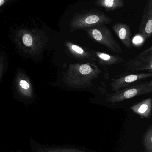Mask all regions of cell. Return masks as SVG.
<instances>
[{
	"mask_svg": "<svg viewBox=\"0 0 152 152\" xmlns=\"http://www.w3.org/2000/svg\"><path fill=\"white\" fill-rule=\"evenodd\" d=\"M101 73L94 63H76L70 64L64 76L66 85L72 88L84 89L93 86V81Z\"/></svg>",
	"mask_w": 152,
	"mask_h": 152,
	"instance_id": "6da1fadb",
	"label": "cell"
},
{
	"mask_svg": "<svg viewBox=\"0 0 152 152\" xmlns=\"http://www.w3.org/2000/svg\"><path fill=\"white\" fill-rule=\"evenodd\" d=\"M111 22V19L104 12L94 8L75 13L70 20L69 28L70 32H73L96 26H105Z\"/></svg>",
	"mask_w": 152,
	"mask_h": 152,
	"instance_id": "7a4b0ae2",
	"label": "cell"
},
{
	"mask_svg": "<svg viewBox=\"0 0 152 152\" xmlns=\"http://www.w3.org/2000/svg\"><path fill=\"white\" fill-rule=\"evenodd\" d=\"M152 92V80L145 81L115 91L106 96L105 100L110 103L120 102L142 95L151 94Z\"/></svg>",
	"mask_w": 152,
	"mask_h": 152,
	"instance_id": "3957f363",
	"label": "cell"
},
{
	"mask_svg": "<svg viewBox=\"0 0 152 152\" xmlns=\"http://www.w3.org/2000/svg\"><path fill=\"white\" fill-rule=\"evenodd\" d=\"M86 32L92 40L104 45L111 51L116 53H123L120 45L112 36L109 28L104 25L87 28Z\"/></svg>",
	"mask_w": 152,
	"mask_h": 152,
	"instance_id": "277c9868",
	"label": "cell"
},
{
	"mask_svg": "<svg viewBox=\"0 0 152 152\" xmlns=\"http://www.w3.org/2000/svg\"><path fill=\"white\" fill-rule=\"evenodd\" d=\"M127 72L137 73L149 70L152 73V46L129 59L125 64Z\"/></svg>",
	"mask_w": 152,
	"mask_h": 152,
	"instance_id": "5b68a950",
	"label": "cell"
},
{
	"mask_svg": "<svg viewBox=\"0 0 152 152\" xmlns=\"http://www.w3.org/2000/svg\"><path fill=\"white\" fill-rule=\"evenodd\" d=\"M152 72L148 73H135L134 74L117 76L112 79L111 86L112 91L115 92L119 89L132 86L146 79L151 77Z\"/></svg>",
	"mask_w": 152,
	"mask_h": 152,
	"instance_id": "8992f818",
	"label": "cell"
},
{
	"mask_svg": "<svg viewBox=\"0 0 152 152\" xmlns=\"http://www.w3.org/2000/svg\"><path fill=\"white\" fill-rule=\"evenodd\" d=\"M65 45L69 55L75 59L88 63L96 62L94 50L80 46L69 41L66 42Z\"/></svg>",
	"mask_w": 152,
	"mask_h": 152,
	"instance_id": "52a82bcc",
	"label": "cell"
},
{
	"mask_svg": "<svg viewBox=\"0 0 152 152\" xmlns=\"http://www.w3.org/2000/svg\"><path fill=\"white\" fill-rule=\"evenodd\" d=\"M139 34L146 41L152 36V0H147L139 28Z\"/></svg>",
	"mask_w": 152,
	"mask_h": 152,
	"instance_id": "ba28073f",
	"label": "cell"
},
{
	"mask_svg": "<svg viewBox=\"0 0 152 152\" xmlns=\"http://www.w3.org/2000/svg\"><path fill=\"white\" fill-rule=\"evenodd\" d=\"M112 29L123 44L127 49H132L131 31L129 26L125 23H116L112 26Z\"/></svg>",
	"mask_w": 152,
	"mask_h": 152,
	"instance_id": "9c48e42d",
	"label": "cell"
},
{
	"mask_svg": "<svg viewBox=\"0 0 152 152\" xmlns=\"http://www.w3.org/2000/svg\"><path fill=\"white\" fill-rule=\"evenodd\" d=\"M96 61L101 66H112L125 62L118 54H111L95 50Z\"/></svg>",
	"mask_w": 152,
	"mask_h": 152,
	"instance_id": "30bf717a",
	"label": "cell"
},
{
	"mask_svg": "<svg viewBox=\"0 0 152 152\" xmlns=\"http://www.w3.org/2000/svg\"><path fill=\"white\" fill-rule=\"evenodd\" d=\"M130 109L134 113L142 118H150L152 114V98H147L131 106Z\"/></svg>",
	"mask_w": 152,
	"mask_h": 152,
	"instance_id": "8fae6325",
	"label": "cell"
},
{
	"mask_svg": "<svg viewBox=\"0 0 152 152\" xmlns=\"http://www.w3.org/2000/svg\"><path fill=\"white\" fill-rule=\"evenodd\" d=\"M95 4L104 8L106 11H111L123 7L124 1L123 0H96Z\"/></svg>",
	"mask_w": 152,
	"mask_h": 152,
	"instance_id": "7c38bea8",
	"label": "cell"
},
{
	"mask_svg": "<svg viewBox=\"0 0 152 152\" xmlns=\"http://www.w3.org/2000/svg\"><path fill=\"white\" fill-rule=\"evenodd\" d=\"M143 145L144 150L139 152H152V127L147 129L143 137Z\"/></svg>",
	"mask_w": 152,
	"mask_h": 152,
	"instance_id": "4fadbf2b",
	"label": "cell"
},
{
	"mask_svg": "<svg viewBox=\"0 0 152 152\" xmlns=\"http://www.w3.org/2000/svg\"><path fill=\"white\" fill-rule=\"evenodd\" d=\"M45 150L47 152H85L72 148H52Z\"/></svg>",
	"mask_w": 152,
	"mask_h": 152,
	"instance_id": "5bb4252c",
	"label": "cell"
},
{
	"mask_svg": "<svg viewBox=\"0 0 152 152\" xmlns=\"http://www.w3.org/2000/svg\"><path fill=\"white\" fill-rule=\"evenodd\" d=\"M23 43L26 46H30L33 43V38L29 34H25L22 37Z\"/></svg>",
	"mask_w": 152,
	"mask_h": 152,
	"instance_id": "9a60e30c",
	"label": "cell"
},
{
	"mask_svg": "<svg viewBox=\"0 0 152 152\" xmlns=\"http://www.w3.org/2000/svg\"><path fill=\"white\" fill-rule=\"evenodd\" d=\"M139 35L136 36L135 37H134L133 40V44H135V45H140V44H142L143 40L145 41L144 38L140 35L139 34Z\"/></svg>",
	"mask_w": 152,
	"mask_h": 152,
	"instance_id": "2e32d148",
	"label": "cell"
},
{
	"mask_svg": "<svg viewBox=\"0 0 152 152\" xmlns=\"http://www.w3.org/2000/svg\"><path fill=\"white\" fill-rule=\"evenodd\" d=\"M20 86L24 89H28L29 88V85L27 81L25 80H21L19 82Z\"/></svg>",
	"mask_w": 152,
	"mask_h": 152,
	"instance_id": "e0dca14e",
	"label": "cell"
},
{
	"mask_svg": "<svg viewBox=\"0 0 152 152\" xmlns=\"http://www.w3.org/2000/svg\"><path fill=\"white\" fill-rule=\"evenodd\" d=\"M8 0H0V7L4 4Z\"/></svg>",
	"mask_w": 152,
	"mask_h": 152,
	"instance_id": "ac0fdd59",
	"label": "cell"
},
{
	"mask_svg": "<svg viewBox=\"0 0 152 152\" xmlns=\"http://www.w3.org/2000/svg\"><path fill=\"white\" fill-rule=\"evenodd\" d=\"M46 152V151H45V150H44V151H42V150H39V151H38V152Z\"/></svg>",
	"mask_w": 152,
	"mask_h": 152,
	"instance_id": "d6986e66",
	"label": "cell"
}]
</instances>
